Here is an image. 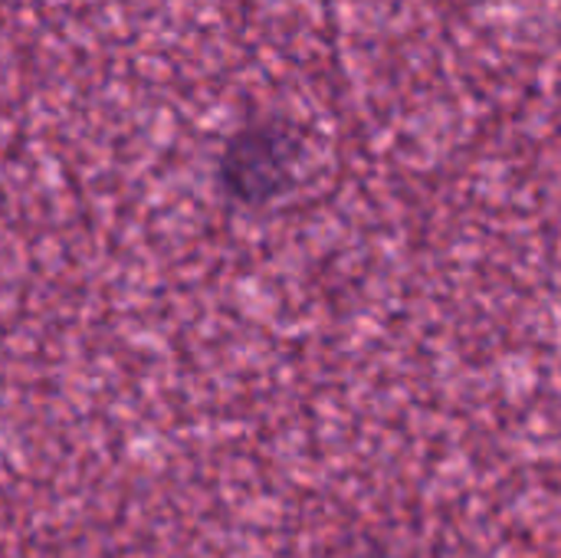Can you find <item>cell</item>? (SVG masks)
Masks as SVG:
<instances>
[{
    "mask_svg": "<svg viewBox=\"0 0 561 558\" xmlns=\"http://www.w3.org/2000/svg\"><path fill=\"white\" fill-rule=\"evenodd\" d=\"M312 164L309 128L279 109L247 112L214 155V191L240 214H273L293 201Z\"/></svg>",
    "mask_w": 561,
    "mask_h": 558,
    "instance_id": "6da1fadb",
    "label": "cell"
}]
</instances>
